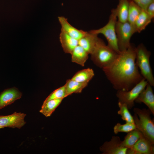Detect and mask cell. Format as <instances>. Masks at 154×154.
Returning <instances> with one entry per match:
<instances>
[{
	"label": "cell",
	"instance_id": "cell-8",
	"mask_svg": "<svg viewBox=\"0 0 154 154\" xmlns=\"http://www.w3.org/2000/svg\"><path fill=\"white\" fill-rule=\"evenodd\" d=\"M26 114L15 112L7 116H0V126L20 129L23 126L26 122L25 118Z\"/></svg>",
	"mask_w": 154,
	"mask_h": 154
},
{
	"label": "cell",
	"instance_id": "cell-2",
	"mask_svg": "<svg viewBox=\"0 0 154 154\" xmlns=\"http://www.w3.org/2000/svg\"><path fill=\"white\" fill-rule=\"evenodd\" d=\"M119 54L99 38L93 51L90 54V58L96 66L102 69L111 64Z\"/></svg>",
	"mask_w": 154,
	"mask_h": 154
},
{
	"label": "cell",
	"instance_id": "cell-17",
	"mask_svg": "<svg viewBox=\"0 0 154 154\" xmlns=\"http://www.w3.org/2000/svg\"><path fill=\"white\" fill-rule=\"evenodd\" d=\"M129 1V0H119L117 7L115 9L118 21L122 23L128 21Z\"/></svg>",
	"mask_w": 154,
	"mask_h": 154
},
{
	"label": "cell",
	"instance_id": "cell-29",
	"mask_svg": "<svg viewBox=\"0 0 154 154\" xmlns=\"http://www.w3.org/2000/svg\"><path fill=\"white\" fill-rule=\"evenodd\" d=\"M2 128H2V127L0 126V129H2Z\"/></svg>",
	"mask_w": 154,
	"mask_h": 154
},
{
	"label": "cell",
	"instance_id": "cell-5",
	"mask_svg": "<svg viewBox=\"0 0 154 154\" xmlns=\"http://www.w3.org/2000/svg\"><path fill=\"white\" fill-rule=\"evenodd\" d=\"M117 18L115 9H113L111 10L108 21L105 26L99 29L91 30L89 32L98 35L100 34L103 35L107 40L108 45L119 53L120 52L118 48L115 29Z\"/></svg>",
	"mask_w": 154,
	"mask_h": 154
},
{
	"label": "cell",
	"instance_id": "cell-19",
	"mask_svg": "<svg viewBox=\"0 0 154 154\" xmlns=\"http://www.w3.org/2000/svg\"><path fill=\"white\" fill-rule=\"evenodd\" d=\"M127 133L125 137L123 140L121 141L120 144L121 147L127 148L131 147L133 146L143 135L137 129Z\"/></svg>",
	"mask_w": 154,
	"mask_h": 154
},
{
	"label": "cell",
	"instance_id": "cell-22",
	"mask_svg": "<svg viewBox=\"0 0 154 154\" xmlns=\"http://www.w3.org/2000/svg\"><path fill=\"white\" fill-rule=\"evenodd\" d=\"M63 99H54L48 101L42 104L40 112L46 117L50 116L60 104Z\"/></svg>",
	"mask_w": 154,
	"mask_h": 154
},
{
	"label": "cell",
	"instance_id": "cell-26",
	"mask_svg": "<svg viewBox=\"0 0 154 154\" xmlns=\"http://www.w3.org/2000/svg\"><path fill=\"white\" fill-rule=\"evenodd\" d=\"M66 97L64 85L53 91L44 100L43 104L48 101L54 99L62 98Z\"/></svg>",
	"mask_w": 154,
	"mask_h": 154
},
{
	"label": "cell",
	"instance_id": "cell-10",
	"mask_svg": "<svg viewBox=\"0 0 154 154\" xmlns=\"http://www.w3.org/2000/svg\"><path fill=\"white\" fill-rule=\"evenodd\" d=\"M119 137L113 136L109 141L105 142L100 148L103 154H126L127 148L122 147Z\"/></svg>",
	"mask_w": 154,
	"mask_h": 154
},
{
	"label": "cell",
	"instance_id": "cell-7",
	"mask_svg": "<svg viewBox=\"0 0 154 154\" xmlns=\"http://www.w3.org/2000/svg\"><path fill=\"white\" fill-rule=\"evenodd\" d=\"M148 82L144 78L129 90H117L116 96L118 102L125 104L129 109L134 106L135 101L145 88Z\"/></svg>",
	"mask_w": 154,
	"mask_h": 154
},
{
	"label": "cell",
	"instance_id": "cell-4",
	"mask_svg": "<svg viewBox=\"0 0 154 154\" xmlns=\"http://www.w3.org/2000/svg\"><path fill=\"white\" fill-rule=\"evenodd\" d=\"M136 63L143 77L152 86H154V77L150 62L151 52L142 43L136 47Z\"/></svg>",
	"mask_w": 154,
	"mask_h": 154
},
{
	"label": "cell",
	"instance_id": "cell-24",
	"mask_svg": "<svg viewBox=\"0 0 154 154\" xmlns=\"http://www.w3.org/2000/svg\"><path fill=\"white\" fill-rule=\"evenodd\" d=\"M118 105L119 109L117 112V114L121 116L122 119L126 122L134 123L133 116L129 112L127 105L118 102Z\"/></svg>",
	"mask_w": 154,
	"mask_h": 154
},
{
	"label": "cell",
	"instance_id": "cell-3",
	"mask_svg": "<svg viewBox=\"0 0 154 154\" xmlns=\"http://www.w3.org/2000/svg\"><path fill=\"white\" fill-rule=\"evenodd\" d=\"M133 116L136 128L139 130L144 136L154 144V122L149 109L135 108Z\"/></svg>",
	"mask_w": 154,
	"mask_h": 154
},
{
	"label": "cell",
	"instance_id": "cell-28",
	"mask_svg": "<svg viewBox=\"0 0 154 154\" xmlns=\"http://www.w3.org/2000/svg\"><path fill=\"white\" fill-rule=\"evenodd\" d=\"M145 11L152 19L154 17V1L148 5Z\"/></svg>",
	"mask_w": 154,
	"mask_h": 154
},
{
	"label": "cell",
	"instance_id": "cell-6",
	"mask_svg": "<svg viewBox=\"0 0 154 154\" xmlns=\"http://www.w3.org/2000/svg\"><path fill=\"white\" fill-rule=\"evenodd\" d=\"M118 48L120 52L126 50L130 46L131 38L136 33L135 28L128 21H117L115 26Z\"/></svg>",
	"mask_w": 154,
	"mask_h": 154
},
{
	"label": "cell",
	"instance_id": "cell-15",
	"mask_svg": "<svg viewBox=\"0 0 154 154\" xmlns=\"http://www.w3.org/2000/svg\"><path fill=\"white\" fill-rule=\"evenodd\" d=\"M60 41L65 53L71 54L74 49L78 45V40L72 37L61 29Z\"/></svg>",
	"mask_w": 154,
	"mask_h": 154
},
{
	"label": "cell",
	"instance_id": "cell-20",
	"mask_svg": "<svg viewBox=\"0 0 154 154\" xmlns=\"http://www.w3.org/2000/svg\"><path fill=\"white\" fill-rule=\"evenodd\" d=\"M94 75L93 70L88 68L78 71L71 78V79L76 82L88 84Z\"/></svg>",
	"mask_w": 154,
	"mask_h": 154
},
{
	"label": "cell",
	"instance_id": "cell-1",
	"mask_svg": "<svg viewBox=\"0 0 154 154\" xmlns=\"http://www.w3.org/2000/svg\"><path fill=\"white\" fill-rule=\"evenodd\" d=\"M136 47L131 44L111 64L102 69L115 90H129L144 78L136 63Z\"/></svg>",
	"mask_w": 154,
	"mask_h": 154
},
{
	"label": "cell",
	"instance_id": "cell-13",
	"mask_svg": "<svg viewBox=\"0 0 154 154\" xmlns=\"http://www.w3.org/2000/svg\"><path fill=\"white\" fill-rule=\"evenodd\" d=\"M58 19L61 27V29L78 40L84 37L88 32L75 28L69 23L67 18L63 16L58 17Z\"/></svg>",
	"mask_w": 154,
	"mask_h": 154
},
{
	"label": "cell",
	"instance_id": "cell-25",
	"mask_svg": "<svg viewBox=\"0 0 154 154\" xmlns=\"http://www.w3.org/2000/svg\"><path fill=\"white\" fill-rule=\"evenodd\" d=\"M136 129V126L134 123L128 122H126L123 124L118 123L113 128L114 132L115 134L119 132L128 133Z\"/></svg>",
	"mask_w": 154,
	"mask_h": 154
},
{
	"label": "cell",
	"instance_id": "cell-9",
	"mask_svg": "<svg viewBox=\"0 0 154 154\" xmlns=\"http://www.w3.org/2000/svg\"><path fill=\"white\" fill-rule=\"evenodd\" d=\"M154 144L143 134L136 143L127 148L126 154H154Z\"/></svg>",
	"mask_w": 154,
	"mask_h": 154
},
{
	"label": "cell",
	"instance_id": "cell-16",
	"mask_svg": "<svg viewBox=\"0 0 154 154\" xmlns=\"http://www.w3.org/2000/svg\"><path fill=\"white\" fill-rule=\"evenodd\" d=\"M71 54L72 61L82 66H84L88 58L89 54L78 45L74 49Z\"/></svg>",
	"mask_w": 154,
	"mask_h": 154
},
{
	"label": "cell",
	"instance_id": "cell-23",
	"mask_svg": "<svg viewBox=\"0 0 154 154\" xmlns=\"http://www.w3.org/2000/svg\"><path fill=\"white\" fill-rule=\"evenodd\" d=\"M129 1L128 21L135 29L136 21L142 9L133 1Z\"/></svg>",
	"mask_w": 154,
	"mask_h": 154
},
{
	"label": "cell",
	"instance_id": "cell-21",
	"mask_svg": "<svg viewBox=\"0 0 154 154\" xmlns=\"http://www.w3.org/2000/svg\"><path fill=\"white\" fill-rule=\"evenodd\" d=\"M152 20L146 11L142 9L135 23L136 32L140 33L144 30Z\"/></svg>",
	"mask_w": 154,
	"mask_h": 154
},
{
	"label": "cell",
	"instance_id": "cell-14",
	"mask_svg": "<svg viewBox=\"0 0 154 154\" xmlns=\"http://www.w3.org/2000/svg\"><path fill=\"white\" fill-rule=\"evenodd\" d=\"M98 35L88 32L85 35L78 40V45L83 48L89 54H90L99 38Z\"/></svg>",
	"mask_w": 154,
	"mask_h": 154
},
{
	"label": "cell",
	"instance_id": "cell-18",
	"mask_svg": "<svg viewBox=\"0 0 154 154\" xmlns=\"http://www.w3.org/2000/svg\"><path fill=\"white\" fill-rule=\"evenodd\" d=\"M88 84L79 82L72 79H68L64 85L66 97L73 93H80Z\"/></svg>",
	"mask_w": 154,
	"mask_h": 154
},
{
	"label": "cell",
	"instance_id": "cell-12",
	"mask_svg": "<svg viewBox=\"0 0 154 154\" xmlns=\"http://www.w3.org/2000/svg\"><path fill=\"white\" fill-rule=\"evenodd\" d=\"M135 102L144 104L154 115V94L152 86L148 83L145 88L141 92L135 101Z\"/></svg>",
	"mask_w": 154,
	"mask_h": 154
},
{
	"label": "cell",
	"instance_id": "cell-27",
	"mask_svg": "<svg viewBox=\"0 0 154 154\" xmlns=\"http://www.w3.org/2000/svg\"><path fill=\"white\" fill-rule=\"evenodd\" d=\"M131 1L142 9L145 10L148 5L154 0H129Z\"/></svg>",
	"mask_w": 154,
	"mask_h": 154
},
{
	"label": "cell",
	"instance_id": "cell-11",
	"mask_svg": "<svg viewBox=\"0 0 154 154\" xmlns=\"http://www.w3.org/2000/svg\"><path fill=\"white\" fill-rule=\"evenodd\" d=\"M22 96V93L16 87L5 89L0 94V110L20 99Z\"/></svg>",
	"mask_w": 154,
	"mask_h": 154
}]
</instances>
